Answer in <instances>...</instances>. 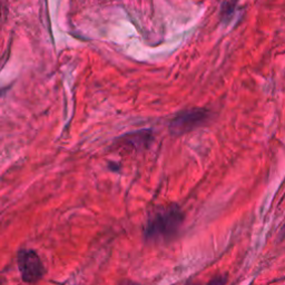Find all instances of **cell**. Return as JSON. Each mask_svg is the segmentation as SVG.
I'll return each mask as SVG.
<instances>
[{"mask_svg": "<svg viewBox=\"0 0 285 285\" xmlns=\"http://www.w3.org/2000/svg\"><path fill=\"white\" fill-rule=\"evenodd\" d=\"M183 223V213L177 205H170L154 213L149 219L145 238L151 242L168 241L178 232Z\"/></svg>", "mask_w": 285, "mask_h": 285, "instance_id": "obj_1", "label": "cell"}, {"mask_svg": "<svg viewBox=\"0 0 285 285\" xmlns=\"http://www.w3.org/2000/svg\"><path fill=\"white\" fill-rule=\"evenodd\" d=\"M18 267L20 275L27 283H35L44 275V265L38 254L32 250H22L18 253Z\"/></svg>", "mask_w": 285, "mask_h": 285, "instance_id": "obj_2", "label": "cell"}, {"mask_svg": "<svg viewBox=\"0 0 285 285\" xmlns=\"http://www.w3.org/2000/svg\"><path fill=\"white\" fill-rule=\"evenodd\" d=\"M207 117V113L204 110H194L180 114L172 122L170 131L173 134H183L191 131L192 128L203 123Z\"/></svg>", "mask_w": 285, "mask_h": 285, "instance_id": "obj_3", "label": "cell"}, {"mask_svg": "<svg viewBox=\"0 0 285 285\" xmlns=\"http://www.w3.org/2000/svg\"><path fill=\"white\" fill-rule=\"evenodd\" d=\"M279 237H281V240H284L285 238V223L283 224L281 231H279Z\"/></svg>", "mask_w": 285, "mask_h": 285, "instance_id": "obj_4", "label": "cell"}]
</instances>
